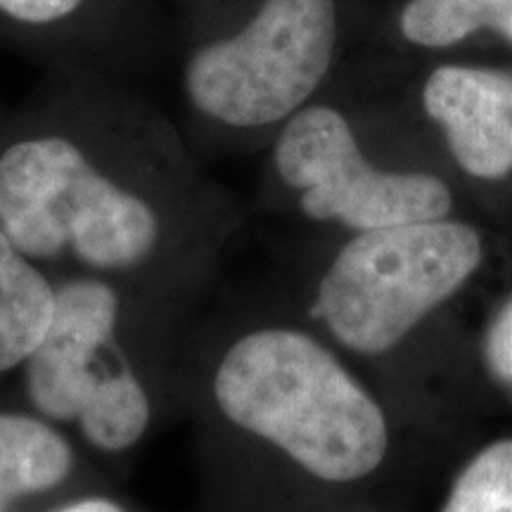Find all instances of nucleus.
I'll use <instances>...</instances> for the list:
<instances>
[{
    "label": "nucleus",
    "instance_id": "obj_1",
    "mask_svg": "<svg viewBox=\"0 0 512 512\" xmlns=\"http://www.w3.org/2000/svg\"><path fill=\"white\" fill-rule=\"evenodd\" d=\"M195 204L174 128L117 76L53 67L0 121V228L41 268L143 271Z\"/></svg>",
    "mask_w": 512,
    "mask_h": 512
},
{
    "label": "nucleus",
    "instance_id": "obj_2",
    "mask_svg": "<svg viewBox=\"0 0 512 512\" xmlns=\"http://www.w3.org/2000/svg\"><path fill=\"white\" fill-rule=\"evenodd\" d=\"M211 399L233 430L271 448L325 494H361L392 458V422L380 399L311 330L242 332L216 363Z\"/></svg>",
    "mask_w": 512,
    "mask_h": 512
},
{
    "label": "nucleus",
    "instance_id": "obj_3",
    "mask_svg": "<svg viewBox=\"0 0 512 512\" xmlns=\"http://www.w3.org/2000/svg\"><path fill=\"white\" fill-rule=\"evenodd\" d=\"M484 259L479 228L451 216L351 233L320 273L311 316L339 351L382 358L453 302Z\"/></svg>",
    "mask_w": 512,
    "mask_h": 512
},
{
    "label": "nucleus",
    "instance_id": "obj_4",
    "mask_svg": "<svg viewBox=\"0 0 512 512\" xmlns=\"http://www.w3.org/2000/svg\"><path fill=\"white\" fill-rule=\"evenodd\" d=\"M337 36V0H264L226 41L181 55L188 112L214 131L280 128L328 79Z\"/></svg>",
    "mask_w": 512,
    "mask_h": 512
},
{
    "label": "nucleus",
    "instance_id": "obj_5",
    "mask_svg": "<svg viewBox=\"0 0 512 512\" xmlns=\"http://www.w3.org/2000/svg\"><path fill=\"white\" fill-rule=\"evenodd\" d=\"M121 299L110 280L74 275L55 285L46 335L24 361L34 413L76 425L86 444L124 448L152 422L143 380L119 349Z\"/></svg>",
    "mask_w": 512,
    "mask_h": 512
},
{
    "label": "nucleus",
    "instance_id": "obj_6",
    "mask_svg": "<svg viewBox=\"0 0 512 512\" xmlns=\"http://www.w3.org/2000/svg\"><path fill=\"white\" fill-rule=\"evenodd\" d=\"M273 174L306 219L349 233L444 219L453 209L439 176L370 164L349 119L323 102H309L278 128Z\"/></svg>",
    "mask_w": 512,
    "mask_h": 512
},
{
    "label": "nucleus",
    "instance_id": "obj_7",
    "mask_svg": "<svg viewBox=\"0 0 512 512\" xmlns=\"http://www.w3.org/2000/svg\"><path fill=\"white\" fill-rule=\"evenodd\" d=\"M166 38L162 0H0V46L110 76L147 69Z\"/></svg>",
    "mask_w": 512,
    "mask_h": 512
},
{
    "label": "nucleus",
    "instance_id": "obj_8",
    "mask_svg": "<svg viewBox=\"0 0 512 512\" xmlns=\"http://www.w3.org/2000/svg\"><path fill=\"white\" fill-rule=\"evenodd\" d=\"M422 107L444 131L448 150L467 176H512V74L444 64L422 88Z\"/></svg>",
    "mask_w": 512,
    "mask_h": 512
},
{
    "label": "nucleus",
    "instance_id": "obj_9",
    "mask_svg": "<svg viewBox=\"0 0 512 512\" xmlns=\"http://www.w3.org/2000/svg\"><path fill=\"white\" fill-rule=\"evenodd\" d=\"M55 311V283L0 228V373L24 366Z\"/></svg>",
    "mask_w": 512,
    "mask_h": 512
},
{
    "label": "nucleus",
    "instance_id": "obj_10",
    "mask_svg": "<svg viewBox=\"0 0 512 512\" xmlns=\"http://www.w3.org/2000/svg\"><path fill=\"white\" fill-rule=\"evenodd\" d=\"M72 470V444L55 422L38 413L0 411V503L46 494Z\"/></svg>",
    "mask_w": 512,
    "mask_h": 512
},
{
    "label": "nucleus",
    "instance_id": "obj_11",
    "mask_svg": "<svg viewBox=\"0 0 512 512\" xmlns=\"http://www.w3.org/2000/svg\"><path fill=\"white\" fill-rule=\"evenodd\" d=\"M512 0H411L401 12V31L415 46L448 48L479 29L505 34Z\"/></svg>",
    "mask_w": 512,
    "mask_h": 512
},
{
    "label": "nucleus",
    "instance_id": "obj_12",
    "mask_svg": "<svg viewBox=\"0 0 512 512\" xmlns=\"http://www.w3.org/2000/svg\"><path fill=\"white\" fill-rule=\"evenodd\" d=\"M437 512H512V437L477 448L451 477Z\"/></svg>",
    "mask_w": 512,
    "mask_h": 512
},
{
    "label": "nucleus",
    "instance_id": "obj_13",
    "mask_svg": "<svg viewBox=\"0 0 512 512\" xmlns=\"http://www.w3.org/2000/svg\"><path fill=\"white\" fill-rule=\"evenodd\" d=\"M486 368L512 394V294L498 306L484 335Z\"/></svg>",
    "mask_w": 512,
    "mask_h": 512
},
{
    "label": "nucleus",
    "instance_id": "obj_14",
    "mask_svg": "<svg viewBox=\"0 0 512 512\" xmlns=\"http://www.w3.org/2000/svg\"><path fill=\"white\" fill-rule=\"evenodd\" d=\"M57 512H124L114 501L107 498H83V501L69 503Z\"/></svg>",
    "mask_w": 512,
    "mask_h": 512
},
{
    "label": "nucleus",
    "instance_id": "obj_15",
    "mask_svg": "<svg viewBox=\"0 0 512 512\" xmlns=\"http://www.w3.org/2000/svg\"><path fill=\"white\" fill-rule=\"evenodd\" d=\"M330 512H375V510L363 508V505H351V508H339V510H330Z\"/></svg>",
    "mask_w": 512,
    "mask_h": 512
},
{
    "label": "nucleus",
    "instance_id": "obj_16",
    "mask_svg": "<svg viewBox=\"0 0 512 512\" xmlns=\"http://www.w3.org/2000/svg\"><path fill=\"white\" fill-rule=\"evenodd\" d=\"M503 38H505V41H508V43H512V17H510V24H508V29H505Z\"/></svg>",
    "mask_w": 512,
    "mask_h": 512
},
{
    "label": "nucleus",
    "instance_id": "obj_17",
    "mask_svg": "<svg viewBox=\"0 0 512 512\" xmlns=\"http://www.w3.org/2000/svg\"><path fill=\"white\" fill-rule=\"evenodd\" d=\"M0 512H8V505H5V503H0Z\"/></svg>",
    "mask_w": 512,
    "mask_h": 512
},
{
    "label": "nucleus",
    "instance_id": "obj_18",
    "mask_svg": "<svg viewBox=\"0 0 512 512\" xmlns=\"http://www.w3.org/2000/svg\"><path fill=\"white\" fill-rule=\"evenodd\" d=\"M0 121H3V117H0Z\"/></svg>",
    "mask_w": 512,
    "mask_h": 512
}]
</instances>
